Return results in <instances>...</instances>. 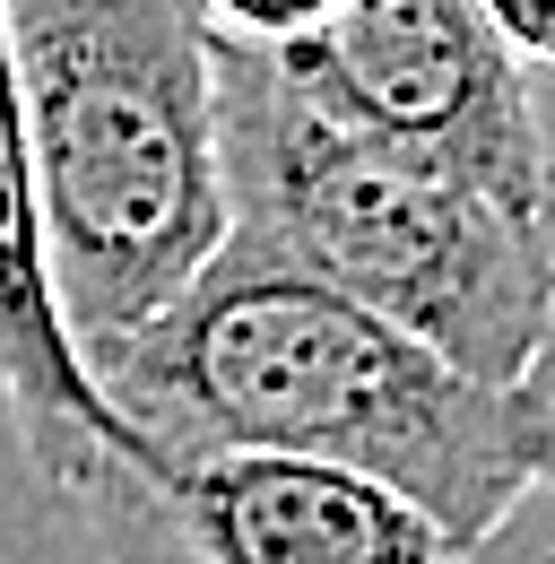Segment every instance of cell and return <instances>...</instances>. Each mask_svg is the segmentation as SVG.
Listing matches in <instances>:
<instances>
[{"label": "cell", "mask_w": 555, "mask_h": 564, "mask_svg": "<svg viewBox=\"0 0 555 564\" xmlns=\"http://www.w3.org/2000/svg\"><path fill=\"white\" fill-rule=\"evenodd\" d=\"M87 382L139 452L330 460L409 495L451 539H478L547 478V382L460 373L235 217L139 330L87 356Z\"/></svg>", "instance_id": "1"}, {"label": "cell", "mask_w": 555, "mask_h": 564, "mask_svg": "<svg viewBox=\"0 0 555 564\" xmlns=\"http://www.w3.org/2000/svg\"><path fill=\"white\" fill-rule=\"evenodd\" d=\"M226 217L400 322L478 382H547V226L304 96L270 53L208 44Z\"/></svg>", "instance_id": "2"}, {"label": "cell", "mask_w": 555, "mask_h": 564, "mask_svg": "<svg viewBox=\"0 0 555 564\" xmlns=\"http://www.w3.org/2000/svg\"><path fill=\"white\" fill-rule=\"evenodd\" d=\"M0 18L44 279L87 365L226 235L208 26L192 0H0Z\"/></svg>", "instance_id": "3"}, {"label": "cell", "mask_w": 555, "mask_h": 564, "mask_svg": "<svg viewBox=\"0 0 555 564\" xmlns=\"http://www.w3.org/2000/svg\"><path fill=\"white\" fill-rule=\"evenodd\" d=\"M105 564H451L382 478L286 452H122L69 495Z\"/></svg>", "instance_id": "4"}, {"label": "cell", "mask_w": 555, "mask_h": 564, "mask_svg": "<svg viewBox=\"0 0 555 564\" xmlns=\"http://www.w3.org/2000/svg\"><path fill=\"white\" fill-rule=\"evenodd\" d=\"M330 113L451 165L494 209L547 226V113L538 70L512 62L478 0H339V18L270 53Z\"/></svg>", "instance_id": "5"}, {"label": "cell", "mask_w": 555, "mask_h": 564, "mask_svg": "<svg viewBox=\"0 0 555 564\" xmlns=\"http://www.w3.org/2000/svg\"><path fill=\"white\" fill-rule=\"evenodd\" d=\"M0 417L18 434L26 469L62 503L105 460L139 452L131 425L113 417L105 391L87 382L62 313H53L44 226H35V174H26V122H18V70H9V18H0Z\"/></svg>", "instance_id": "6"}, {"label": "cell", "mask_w": 555, "mask_h": 564, "mask_svg": "<svg viewBox=\"0 0 555 564\" xmlns=\"http://www.w3.org/2000/svg\"><path fill=\"white\" fill-rule=\"evenodd\" d=\"M192 9L208 44H243V53H295L339 18V0H192Z\"/></svg>", "instance_id": "7"}, {"label": "cell", "mask_w": 555, "mask_h": 564, "mask_svg": "<svg viewBox=\"0 0 555 564\" xmlns=\"http://www.w3.org/2000/svg\"><path fill=\"white\" fill-rule=\"evenodd\" d=\"M451 564H555V495H547V478L521 487L478 539H460Z\"/></svg>", "instance_id": "8"}, {"label": "cell", "mask_w": 555, "mask_h": 564, "mask_svg": "<svg viewBox=\"0 0 555 564\" xmlns=\"http://www.w3.org/2000/svg\"><path fill=\"white\" fill-rule=\"evenodd\" d=\"M478 18L494 26V44H503L512 62L547 70V53H555V0H478Z\"/></svg>", "instance_id": "9"}]
</instances>
